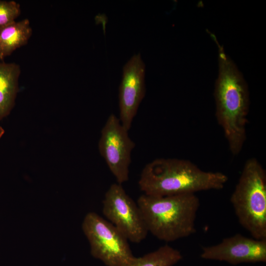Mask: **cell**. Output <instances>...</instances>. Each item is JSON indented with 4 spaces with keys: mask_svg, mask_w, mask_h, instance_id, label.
I'll use <instances>...</instances> for the list:
<instances>
[{
    "mask_svg": "<svg viewBox=\"0 0 266 266\" xmlns=\"http://www.w3.org/2000/svg\"><path fill=\"white\" fill-rule=\"evenodd\" d=\"M219 48V75L214 98L216 118L223 131L231 153L241 151L247 137L249 96L248 86L234 63L212 33Z\"/></svg>",
    "mask_w": 266,
    "mask_h": 266,
    "instance_id": "cell-1",
    "label": "cell"
},
{
    "mask_svg": "<svg viewBox=\"0 0 266 266\" xmlns=\"http://www.w3.org/2000/svg\"><path fill=\"white\" fill-rule=\"evenodd\" d=\"M228 180L225 174L203 170L189 160L158 158L145 166L138 185L144 194L165 196L220 190Z\"/></svg>",
    "mask_w": 266,
    "mask_h": 266,
    "instance_id": "cell-2",
    "label": "cell"
},
{
    "mask_svg": "<svg viewBox=\"0 0 266 266\" xmlns=\"http://www.w3.org/2000/svg\"><path fill=\"white\" fill-rule=\"evenodd\" d=\"M148 232L160 240L171 242L196 232L200 202L196 194L165 196L142 194L137 200Z\"/></svg>",
    "mask_w": 266,
    "mask_h": 266,
    "instance_id": "cell-3",
    "label": "cell"
},
{
    "mask_svg": "<svg viewBox=\"0 0 266 266\" xmlns=\"http://www.w3.org/2000/svg\"><path fill=\"white\" fill-rule=\"evenodd\" d=\"M230 200L240 224L254 238L266 239V172L257 159L245 162Z\"/></svg>",
    "mask_w": 266,
    "mask_h": 266,
    "instance_id": "cell-4",
    "label": "cell"
},
{
    "mask_svg": "<svg viewBox=\"0 0 266 266\" xmlns=\"http://www.w3.org/2000/svg\"><path fill=\"white\" fill-rule=\"evenodd\" d=\"M82 229L89 242L91 254L106 266H127L135 259L125 236L96 213L86 214Z\"/></svg>",
    "mask_w": 266,
    "mask_h": 266,
    "instance_id": "cell-5",
    "label": "cell"
},
{
    "mask_svg": "<svg viewBox=\"0 0 266 266\" xmlns=\"http://www.w3.org/2000/svg\"><path fill=\"white\" fill-rule=\"evenodd\" d=\"M102 213L108 221L129 241L135 243L144 240L148 233L142 212L119 183L110 185L102 201Z\"/></svg>",
    "mask_w": 266,
    "mask_h": 266,
    "instance_id": "cell-6",
    "label": "cell"
},
{
    "mask_svg": "<svg viewBox=\"0 0 266 266\" xmlns=\"http://www.w3.org/2000/svg\"><path fill=\"white\" fill-rule=\"evenodd\" d=\"M128 131L112 113L102 128L98 144L101 156L120 184L129 180L131 154L135 145Z\"/></svg>",
    "mask_w": 266,
    "mask_h": 266,
    "instance_id": "cell-7",
    "label": "cell"
},
{
    "mask_svg": "<svg viewBox=\"0 0 266 266\" xmlns=\"http://www.w3.org/2000/svg\"><path fill=\"white\" fill-rule=\"evenodd\" d=\"M200 257L232 265L266 261V239L247 237L237 233L220 243L203 247Z\"/></svg>",
    "mask_w": 266,
    "mask_h": 266,
    "instance_id": "cell-8",
    "label": "cell"
},
{
    "mask_svg": "<svg viewBox=\"0 0 266 266\" xmlns=\"http://www.w3.org/2000/svg\"><path fill=\"white\" fill-rule=\"evenodd\" d=\"M145 65L140 55H134L123 67L119 87V120L128 131L145 94Z\"/></svg>",
    "mask_w": 266,
    "mask_h": 266,
    "instance_id": "cell-9",
    "label": "cell"
},
{
    "mask_svg": "<svg viewBox=\"0 0 266 266\" xmlns=\"http://www.w3.org/2000/svg\"><path fill=\"white\" fill-rule=\"evenodd\" d=\"M20 73L19 65L0 61V120L7 117L14 106Z\"/></svg>",
    "mask_w": 266,
    "mask_h": 266,
    "instance_id": "cell-10",
    "label": "cell"
},
{
    "mask_svg": "<svg viewBox=\"0 0 266 266\" xmlns=\"http://www.w3.org/2000/svg\"><path fill=\"white\" fill-rule=\"evenodd\" d=\"M33 33L28 19L0 28V61L16 49L26 45Z\"/></svg>",
    "mask_w": 266,
    "mask_h": 266,
    "instance_id": "cell-11",
    "label": "cell"
},
{
    "mask_svg": "<svg viewBox=\"0 0 266 266\" xmlns=\"http://www.w3.org/2000/svg\"><path fill=\"white\" fill-rule=\"evenodd\" d=\"M182 257L180 251L166 244L141 257H135L127 266H173Z\"/></svg>",
    "mask_w": 266,
    "mask_h": 266,
    "instance_id": "cell-12",
    "label": "cell"
},
{
    "mask_svg": "<svg viewBox=\"0 0 266 266\" xmlns=\"http://www.w3.org/2000/svg\"><path fill=\"white\" fill-rule=\"evenodd\" d=\"M21 14V6L14 0H0V28L15 21Z\"/></svg>",
    "mask_w": 266,
    "mask_h": 266,
    "instance_id": "cell-13",
    "label": "cell"
},
{
    "mask_svg": "<svg viewBox=\"0 0 266 266\" xmlns=\"http://www.w3.org/2000/svg\"><path fill=\"white\" fill-rule=\"evenodd\" d=\"M4 133V129L1 127L0 126V138L2 136Z\"/></svg>",
    "mask_w": 266,
    "mask_h": 266,
    "instance_id": "cell-14",
    "label": "cell"
}]
</instances>
